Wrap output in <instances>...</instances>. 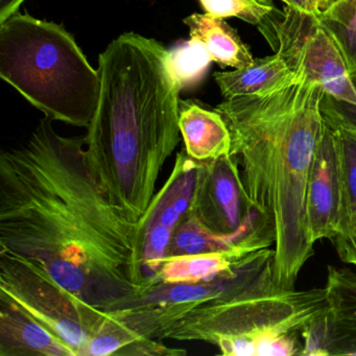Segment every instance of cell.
<instances>
[{
	"label": "cell",
	"mask_w": 356,
	"mask_h": 356,
	"mask_svg": "<svg viewBox=\"0 0 356 356\" xmlns=\"http://www.w3.org/2000/svg\"><path fill=\"white\" fill-rule=\"evenodd\" d=\"M0 356H76L65 341L0 297Z\"/></svg>",
	"instance_id": "obj_12"
},
{
	"label": "cell",
	"mask_w": 356,
	"mask_h": 356,
	"mask_svg": "<svg viewBox=\"0 0 356 356\" xmlns=\"http://www.w3.org/2000/svg\"><path fill=\"white\" fill-rule=\"evenodd\" d=\"M206 14L216 18H238L258 26L274 10L272 3L259 0H199Z\"/></svg>",
	"instance_id": "obj_20"
},
{
	"label": "cell",
	"mask_w": 356,
	"mask_h": 356,
	"mask_svg": "<svg viewBox=\"0 0 356 356\" xmlns=\"http://www.w3.org/2000/svg\"><path fill=\"white\" fill-rule=\"evenodd\" d=\"M86 137H64L45 118L0 155V251L37 262L64 289L111 312L145 293L141 227L95 182Z\"/></svg>",
	"instance_id": "obj_1"
},
{
	"label": "cell",
	"mask_w": 356,
	"mask_h": 356,
	"mask_svg": "<svg viewBox=\"0 0 356 356\" xmlns=\"http://www.w3.org/2000/svg\"><path fill=\"white\" fill-rule=\"evenodd\" d=\"M328 309L325 287L283 289L272 264L241 291L193 306L159 339L205 341L225 356H301L302 331Z\"/></svg>",
	"instance_id": "obj_4"
},
{
	"label": "cell",
	"mask_w": 356,
	"mask_h": 356,
	"mask_svg": "<svg viewBox=\"0 0 356 356\" xmlns=\"http://www.w3.org/2000/svg\"><path fill=\"white\" fill-rule=\"evenodd\" d=\"M99 72V104L85 136L87 162L106 197L138 224L180 143V86L168 49L136 33L106 47Z\"/></svg>",
	"instance_id": "obj_2"
},
{
	"label": "cell",
	"mask_w": 356,
	"mask_h": 356,
	"mask_svg": "<svg viewBox=\"0 0 356 356\" xmlns=\"http://www.w3.org/2000/svg\"><path fill=\"white\" fill-rule=\"evenodd\" d=\"M325 285L329 308L337 321L356 323V270L329 266Z\"/></svg>",
	"instance_id": "obj_19"
},
{
	"label": "cell",
	"mask_w": 356,
	"mask_h": 356,
	"mask_svg": "<svg viewBox=\"0 0 356 356\" xmlns=\"http://www.w3.org/2000/svg\"><path fill=\"white\" fill-rule=\"evenodd\" d=\"M324 120L306 193L308 228L314 243L321 239L335 238L339 218V180L334 133L325 118Z\"/></svg>",
	"instance_id": "obj_9"
},
{
	"label": "cell",
	"mask_w": 356,
	"mask_h": 356,
	"mask_svg": "<svg viewBox=\"0 0 356 356\" xmlns=\"http://www.w3.org/2000/svg\"><path fill=\"white\" fill-rule=\"evenodd\" d=\"M26 0H0V24L17 13Z\"/></svg>",
	"instance_id": "obj_24"
},
{
	"label": "cell",
	"mask_w": 356,
	"mask_h": 356,
	"mask_svg": "<svg viewBox=\"0 0 356 356\" xmlns=\"http://www.w3.org/2000/svg\"><path fill=\"white\" fill-rule=\"evenodd\" d=\"M106 312L105 320L89 339L82 356L186 355L185 350L174 349L160 339L143 337Z\"/></svg>",
	"instance_id": "obj_15"
},
{
	"label": "cell",
	"mask_w": 356,
	"mask_h": 356,
	"mask_svg": "<svg viewBox=\"0 0 356 356\" xmlns=\"http://www.w3.org/2000/svg\"><path fill=\"white\" fill-rule=\"evenodd\" d=\"M214 80L225 99L262 95L291 83L296 74L280 56L254 60L247 67L216 72Z\"/></svg>",
	"instance_id": "obj_14"
},
{
	"label": "cell",
	"mask_w": 356,
	"mask_h": 356,
	"mask_svg": "<svg viewBox=\"0 0 356 356\" xmlns=\"http://www.w3.org/2000/svg\"><path fill=\"white\" fill-rule=\"evenodd\" d=\"M0 78L51 122L88 128L101 76L61 24L14 14L0 24Z\"/></svg>",
	"instance_id": "obj_5"
},
{
	"label": "cell",
	"mask_w": 356,
	"mask_h": 356,
	"mask_svg": "<svg viewBox=\"0 0 356 356\" xmlns=\"http://www.w3.org/2000/svg\"><path fill=\"white\" fill-rule=\"evenodd\" d=\"M337 1H339V0H312V6H314V12H316V15L328 10L329 8L334 5Z\"/></svg>",
	"instance_id": "obj_26"
},
{
	"label": "cell",
	"mask_w": 356,
	"mask_h": 356,
	"mask_svg": "<svg viewBox=\"0 0 356 356\" xmlns=\"http://www.w3.org/2000/svg\"><path fill=\"white\" fill-rule=\"evenodd\" d=\"M275 54L295 74L320 83L326 95L356 110V87L348 74L343 56L318 15L284 5L257 26Z\"/></svg>",
	"instance_id": "obj_7"
},
{
	"label": "cell",
	"mask_w": 356,
	"mask_h": 356,
	"mask_svg": "<svg viewBox=\"0 0 356 356\" xmlns=\"http://www.w3.org/2000/svg\"><path fill=\"white\" fill-rule=\"evenodd\" d=\"M191 208L216 234H234L245 226L256 210L248 199L234 156L202 162Z\"/></svg>",
	"instance_id": "obj_8"
},
{
	"label": "cell",
	"mask_w": 356,
	"mask_h": 356,
	"mask_svg": "<svg viewBox=\"0 0 356 356\" xmlns=\"http://www.w3.org/2000/svg\"><path fill=\"white\" fill-rule=\"evenodd\" d=\"M0 297L65 341L76 356L107 316L56 282L44 266L6 251H0Z\"/></svg>",
	"instance_id": "obj_6"
},
{
	"label": "cell",
	"mask_w": 356,
	"mask_h": 356,
	"mask_svg": "<svg viewBox=\"0 0 356 356\" xmlns=\"http://www.w3.org/2000/svg\"><path fill=\"white\" fill-rule=\"evenodd\" d=\"M272 1H273V0H272Z\"/></svg>",
	"instance_id": "obj_28"
},
{
	"label": "cell",
	"mask_w": 356,
	"mask_h": 356,
	"mask_svg": "<svg viewBox=\"0 0 356 356\" xmlns=\"http://www.w3.org/2000/svg\"><path fill=\"white\" fill-rule=\"evenodd\" d=\"M262 95L225 99L216 108L231 134L252 207L274 232V278L283 289L296 281L312 256L306 214L308 178L324 129L320 83L302 74Z\"/></svg>",
	"instance_id": "obj_3"
},
{
	"label": "cell",
	"mask_w": 356,
	"mask_h": 356,
	"mask_svg": "<svg viewBox=\"0 0 356 356\" xmlns=\"http://www.w3.org/2000/svg\"><path fill=\"white\" fill-rule=\"evenodd\" d=\"M333 245L341 261L352 264L356 270V236L351 239H332Z\"/></svg>",
	"instance_id": "obj_23"
},
{
	"label": "cell",
	"mask_w": 356,
	"mask_h": 356,
	"mask_svg": "<svg viewBox=\"0 0 356 356\" xmlns=\"http://www.w3.org/2000/svg\"><path fill=\"white\" fill-rule=\"evenodd\" d=\"M318 18L337 43L348 74L356 83V0H339Z\"/></svg>",
	"instance_id": "obj_17"
},
{
	"label": "cell",
	"mask_w": 356,
	"mask_h": 356,
	"mask_svg": "<svg viewBox=\"0 0 356 356\" xmlns=\"http://www.w3.org/2000/svg\"><path fill=\"white\" fill-rule=\"evenodd\" d=\"M183 22L189 29L191 38L201 41L211 56L212 61L222 67L239 70L251 65L255 60L236 31L224 19L209 14L195 13L185 18Z\"/></svg>",
	"instance_id": "obj_16"
},
{
	"label": "cell",
	"mask_w": 356,
	"mask_h": 356,
	"mask_svg": "<svg viewBox=\"0 0 356 356\" xmlns=\"http://www.w3.org/2000/svg\"><path fill=\"white\" fill-rule=\"evenodd\" d=\"M264 241H252L222 251L164 258L156 276L162 283H208L234 275L258 250L270 248Z\"/></svg>",
	"instance_id": "obj_10"
},
{
	"label": "cell",
	"mask_w": 356,
	"mask_h": 356,
	"mask_svg": "<svg viewBox=\"0 0 356 356\" xmlns=\"http://www.w3.org/2000/svg\"><path fill=\"white\" fill-rule=\"evenodd\" d=\"M335 324L337 320L330 308L314 318L302 331L301 356H330Z\"/></svg>",
	"instance_id": "obj_21"
},
{
	"label": "cell",
	"mask_w": 356,
	"mask_h": 356,
	"mask_svg": "<svg viewBox=\"0 0 356 356\" xmlns=\"http://www.w3.org/2000/svg\"><path fill=\"white\" fill-rule=\"evenodd\" d=\"M179 127L185 152L193 159L208 162L230 154V131L216 109H206L195 99L180 101Z\"/></svg>",
	"instance_id": "obj_13"
},
{
	"label": "cell",
	"mask_w": 356,
	"mask_h": 356,
	"mask_svg": "<svg viewBox=\"0 0 356 356\" xmlns=\"http://www.w3.org/2000/svg\"><path fill=\"white\" fill-rule=\"evenodd\" d=\"M281 1H282L284 5L289 6V7L296 8V9L307 12V13L316 14L312 0H281Z\"/></svg>",
	"instance_id": "obj_25"
},
{
	"label": "cell",
	"mask_w": 356,
	"mask_h": 356,
	"mask_svg": "<svg viewBox=\"0 0 356 356\" xmlns=\"http://www.w3.org/2000/svg\"><path fill=\"white\" fill-rule=\"evenodd\" d=\"M168 51L170 70L181 90L199 85L213 62L205 45L195 38H191Z\"/></svg>",
	"instance_id": "obj_18"
},
{
	"label": "cell",
	"mask_w": 356,
	"mask_h": 356,
	"mask_svg": "<svg viewBox=\"0 0 356 356\" xmlns=\"http://www.w3.org/2000/svg\"><path fill=\"white\" fill-rule=\"evenodd\" d=\"M356 356V323L337 321L330 356Z\"/></svg>",
	"instance_id": "obj_22"
},
{
	"label": "cell",
	"mask_w": 356,
	"mask_h": 356,
	"mask_svg": "<svg viewBox=\"0 0 356 356\" xmlns=\"http://www.w3.org/2000/svg\"><path fill=\"white\" fill-rule=\"evenodd\" d=\"M322 112L334 133L337 149L339 218L335 238L351 239L356 236V133L346 122L335 99L326 93Z\"/></svg>",
	"instance_id": "obj_11"
},
{
	"label": "cell",
	"mask_w": 356,
	"mask_h": 356,
	"mask_svg": "<svg viewBox=\"0 0 356 356\" xmlns=\"http://www.w3.org/2000/svg\"><path fill=\"white\" fill-rule=\"evenodd\" d=\"M259 1H261V3H272V0H259Z\"/></svg>",
	"instance_id": "obj_27"
}]
</instances>
